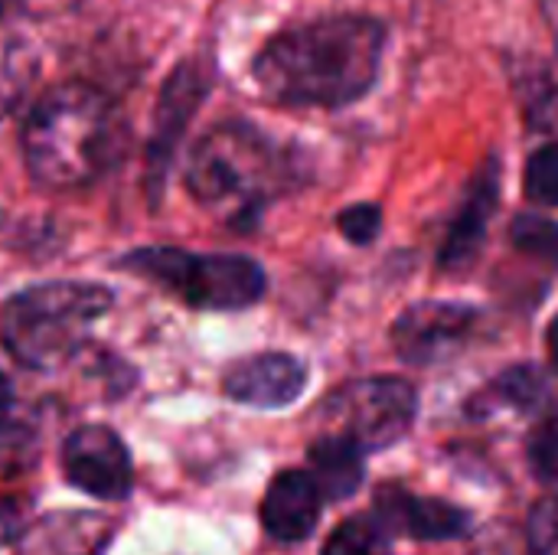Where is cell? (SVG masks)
<instances>
[{
    "instance_id": "cell-23",
    "label": "cell",
    "mask_w": 558,
    "mask_h": 555,
    "mask_svg": "<svg viewBox=\"0 0 558 555\" xmlns=\"http://www.w3.org/2000/svg\"><path fill=\"white\" fill-rule=\"evenodd\" d=\"M539 7H543V16H546V26H549L553 39H556L558 52V0H539Z\"/></svg>"
},
{
    "instance_id": "cell-4",
    "label": "cell",
    "mask_w": 558,
    "mask_h": 555,
    "mask_svg": "<svg viewBox=\"0 0 558 555\" xmlns=\"http://www.w3.org/2000/svg\"><path fill=\"white\" fill-rule=\"evenodd\" d=\"M124 268L177 291L193 307L242 311L265 294V272L245 255H190L180 249H144Z\"/></svg>"
},
{
    "instance_id": "cell-26",
    "label": "cell",
    "mask_w": 558,
    "mask_h": 555,
    "mask_svg": "<svg viewBox=\"0 0 558 555\" xmlns=\"http://www.w3.org/2000/svg\"><path fill=\"white\" fill-rule=\"evenodd\" d=\"M20 3H23V0H0V16H7V13H10L13 7H20Z\"/></svg>"
},
{
    "instance_id": "cell-24",
    "label": "cell",
    "mask_w": 558,
    "mask_h": 555,
    "mask_svg": "<svg viewBox=\"0 0 558 555\" xmlns=\"http://www.w3.org/2000/svg\"><path fill=\"white\" fill-rule=\"evenodd\" d=\"M10 406H13V389H10V383L0 376V422H3V415L10 412Z\"/></svg>"
},
{
    "instance_id": "cell-19",
    "label": "cell",
    "mask_w": 558,
    "mask_h": 555,
    "mask_svg": "<svg viewBox=\"0 0 558 555\" xmlns=\"http://www.w3.org/2000/svg\"><path fill=\"white\" fill-rule=\"evenodd\" d=\"M520 98L526 101V111L536 128H556L558 124V82L546 69H530L526 82L517 85Z\"/></svg>"
},
{
    "instance_id": "cell-13",
    "label": "cell",
    "mask_w": 558,
    "mask_h": 555,
    "mask_svg": "<svg viewBox=\"0 0 558 555\" xmlns=\"http://www.w3.org/2000/svg\"><path fill=\"white\" fill-rule=\"evenodd\" d=\"M311 458V481L317 484L320 497L327 500H347L360 491L363 484V451L343 438V435H327L317 438L307 451Z\"/></svg>"
},
{
    "instance_id": "cell-17",
    "label": "cell",
    "mask_w": 558,
    "mask_h": 555,
    "mask_svg": "<svg viewBox=\"0 0 558 555\" xmlns=\"http://www.w3.org/2000/svg\"><path fill=\"white\" fill-rule=\"evenodd\" d=\"M539 396H543V379H539V373L530 370V366H517V370L504 373V376L487 389V396L481 393V402H484V409H490V406L533 409V406H539Z\"/></svg>"
},
{
    "instance_id": "cell-6",
    "label": "cell",
    "mask_w": 558,
    "mask_h": 555,
    "mask_svg": "<svg viewBox=\"0 0 558 555\" xmlns=\"http://www.w3.org/2000/svg\"><path fill=\"white\" fill-rule=\"evenodd\" d=\"M415 409V389L399 376L356 379L330 399V415L340 425L337 435L350 438L363 455L396 445L412 429Z\"/></svg>"
},
{
    "instance_id": "cell-3",
    "label": "cell",
    "mask_w": 558,
    "mask_h": 555,
    "mask_svg": "<svg viewBox=\"0 0 558 555\" xmlns=\"http://www.w3.org/2000/svg\"><path fill=\"white\" fill-rule=\"evenodd\" d=\"M108 304L111 298L98 285H39L7 301L0 314V337L20 363L49 370L75 350Z\"/></svg>"
},
{
    "instance_id": "cell-5",
    "label": "cell",
    "mask_w": 558,
    "mask_h": 555,
    "mask_svg": "<svg viewBox=\"0 0 558 555\" xmlns=\"http://www.w3.org/2000/svg\"><path fill=\"white\" fill-rule=\"evenodd\" d=\"M275 170L268 141L248 124H219L193 150L190 190L203 206H232L239 213L262 200V190Z\"/></svg>"
},
{
    "instance_id": "cell-14",
    "label": "cell",
    "mask_w": 558,
    "mask_h": 555,
    "mask_svg": "<svg viewBox=\"0 0 558 555\" xmlns=\"http://www.w3.org/2000/svg\"><path fill=\"white\" fill-rule=\"evenodd\" d=\"M36 79V52L26 39L0 36V118H7Z\"/></svg>"
},
{
    "instance_id": "cell-12",
    "label": "cell",
    "mask_w": 558,
    "mask_h": 555,
    "mask_svg": "<svg viewBox=\"0 0 558 555\" xmlns=\"http://www.w3.org/2000/svg\"><path fill=\"white\" fill-rule=\"evenodd\" d=\"M320 491L304 471H281L265 500H262V523L268 536L281 543H301L314 533L320 520Z\"/></svg>"
},
{
    "instance_id": "cell-11",
    "label": "cell",
    "mask_w": 558,
    "mask_h": 555,
    "mask_svg": "<svg viewBox=\"0 0 558 555\" xmlns=\"http://www.w3.org/2000/svg\"><path fill=\"white\" fill-rule=\"evenodd\" d=\"M497 193H500V167L497 160H487V167L477 173V180L471 183V190L464 193V203L448 229V239L441 245V268L445 272H461L468 268L487 236V222L497 209Z\"/></svg>"
},
{
    "instance_id": "cell-16",
    "label": "cell",
    "mask_w": 558,
    "mask_h": 555,
    "mask_svg": "<svg viewBox=\"0 0 558 555\" xmlns=\"http://www.w3.org/2000/svg\"><path fill=\"white\" fill-rule=\"evenodd\" d=\"M510 239L520 252H526L536 262H546L558 268V222L536 216V213H523L513 219L510 226Z\"/></svg>"
},
{
    "instance_id": "cell-10",
    "label": "cell",
    "mask_w": 558,
    "mask_h": 555,
    "mask_svg": "<svg viewBox=\"0 0 558 555\" xmlns=\"http://www.w3.org/2000/svg\"><path fill=\"white\" fill-rule=\"evenodd\" d=\"M307 386V370L301 360L288 353H262L242 360L226 376V396L255 406V409H281L291 406Z\"/></svg>"
},
{
    "instance_id": "cell-18",
    "label": "cell",
    "mask_w": 558,
    "mask_h": 555,
    "mask_svg": "<svg viewBox=\"0 0 558 555\" xmlns=\"http://www.w3.org/2000/svg\"><path fill=\"white\" fill-rule=\"evenodd\" d=\"M523 190L539 206H558V141L539 147L523 170Z\"/></svg>"
},
{
    "instance_id": "cell-15",
    "label": "cell",
    "mask_w": 558,
    "mask_h": 555,
    "mask_svg": "<svg viewBox=\"0 0 558 555\" xmlns=\"http://www.w3.org/2000/svg\"><path fill=\"white\" fill-rule=\"evenodd\" d=\"M324 555H392V546L376 517H353L330 533Z\"/></svg>"
},
{
    "instance_id": "cell-21",
    "label": "cell",
    "mask_w": 558,
    "mask_h": 555,
    "mask_svg": "<svg viewBox=\"0 0 558 555\" xmlns=\"http://www.w3.org/2000/svg\"><path fill=\"white\" fill-rule=\"evenodd\" d=\"M340 232L356 242V245H369L376 239V232L383 229V209L376 203H356V206H347L337 219Z\"/></svg>"
},
{
    "instance_id": "cell-1",
    "label": "cell",
    "mask_w": 558,
    "mask_h": 555,
    "mask_svg": "<svg viewBox=\"0 0 558 555\" xmlns=\"http://www.w3.org/2000/svg\"><path fill=\"white\" fill-rule=\"evenodd\" d=\"M389 29L366 13H337L278 33L252 62L265 98L291 108H343L379 79Z\"/></svg>"
},
{
    "instance_id": "cell-25",
    "label": "cell",
    "mask_w": 558,
    "mask_h": 555,
    "mask_svg": "<svg viewBox=\"0 0 558 555\" xmlns=\"http://www.w3.org/2000/svg\"><path fill=\"white\" fill-rule=\"evenodd\" d=\"M546 343H549V360L558 370V317L549 324V334H546Z\"/></svg>"
},
{
    "instance_id": "cell-9",
    "label": "cell",
    "mask_w": 558,
    "mask_h": 555,
    "mask_svg": "<svg viewBox=\"0 0 558 555\" xmlns=\"http://www.w3.org/2000/svg\"><path fill=\"white\" fill-rule=\"evenodd\" d=\"M376 520L386 533H405L412 540H461L471 533V517L445 500L412 497L402 487H383L376 494Z\"/></svg>"
},
{
    "instance_id": "cell-2",
    "label": "cell",
    "mask_w": 558,
    "mask_h": 555,
    "mask_svg": "<svg viewBox=\"0 0 558 555\" xmlns=\"http://www.w3.org/2000/svg\"><path fill=\"white\" fill-rule=\"evenodd\" d=\"M121 121L108 95L88 82L49 88L23 124V157L36 183L52 190L98 180L118 154Z\"/></svg>"
},
{
    "instance_id": "cell-22",
    "label": "cell",
    "mask_w": 558,
    "mask_h": 555,
    "mask_svg": "<svg viewBox=\"0 0 558 555\" xmlns=\"http://www.w3.org/2000/svg\"><path fill=\"white\" fill-rule=\"evenodd\" d=\"M530 543L536 555H558V497H549L530 514Z\"/></svg>"
},
{
    "instance_id": "cell-7",
    "label": "cell",
    "mask_w": 558,
    "mask_h": 555,
    "mask_svg": "<svg viewBox=\"0 0 558 555\" xmlns=\"http://www.w3.org/2000/svg\"><path fill=\"white\" fill-rule=\"evenodd\" d=\"M477 311L454 301H418L405 307L392 327V343L399 360L412 366H432L461 350L471 337Z\"/></svg>"
},
{
    "instance_id": "cell-20",
    "label": "cell",
    "mask_w": 558,
    "mask_h": 555,
    "mask_svg": "<svg viewBox=\"0 0 558 555\" xmlns=\"http://www.w3.org/2000/svg\"><path fill=\"white\" fill-rule=\"evenodd\" d=\"M530 464L533 471L549 481V484H558V419H546L533 435H530Z\"/></svg>"
},
{
    "instance_id": "cell-8",
    "label": "cell",
    "mask_w": 558,
    "mask_h": 555,
    "mask_svg": "<svg viewBox=\"0 0 558 555\" xmlns=\"http://www.w3.org/2000/svg\"><path fill=\"white\" fill-rule=\"evenodd\" d=\"M62 471L69 484L98 497L124 500L131 494V458L124 442L105 425H85L62 445Z\"/></svg>"
}]
</instances>
